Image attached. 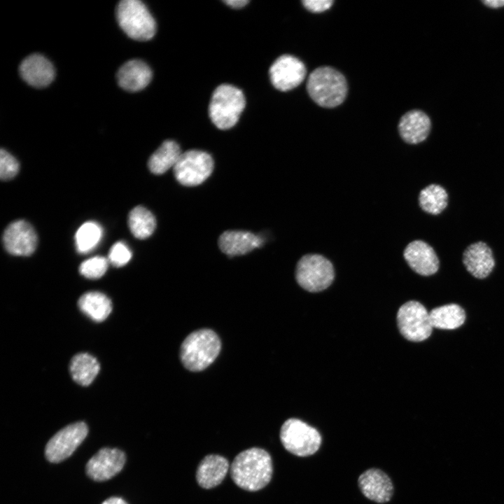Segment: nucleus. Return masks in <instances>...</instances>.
<instances>
[{"instance_id": "obj_1", "label": "nucleus", "mask_w": 504, "mask_h": 504, "mask_svg": "<svg viewBox=\"0 0 504 504\" xmlns=\"http://www.w3.org/2000/svg\"><path fill=\"white\" fill-rule=\"evenodd\" d=\"M273 473L270 454L259 447H251L239 453L230 465L234 483L248 491H257L270 482Z\"/></svg>"}, {"instance_id": "obj_2", "label": "nucleus", "mask_w": 504, "mask_h": 504, "mask_svg": "<svg viewBox=\"0 0 504 504\" xmlns=\"http://www.w3.org/2000/svg\"><path fill=\"white\" fill-rule=\"evenodd\" d=\"M307 90L312 99L324 108H334L346 99L348 85L344 76L331 66H320L309 76Z\"/></svg>"}, {"instance_id": "obj_3", "label": "nucleus", "mask_w": 504, "mask_h": 504, "mask_svg": "<svg viewBox=\"0 0 504 504\" xmlns=\"http://www.w3.org/2000/svg\"><path fill=\"white\" fill-rule=\"evenodd\" d=\"M221 342L210 329H200L188 335L180 348V358L188 370L199 372L210 365L218 356Z\"/></svg>"}, {"instance_id": "obj_4", "label": "nucleus", "mask_w": 504, "mask_h": 504, "mask_svg": "<svg viewBox=\"0 0 504 504\" xmlns=\"http://www.w3.org/2000/svg\"><path fill=\"white\" fill-rule=\"evenodd\" d=\"M245 104L241 90L232 85L222 84L212 94L209 115L218 129L227 130L237 122Z\"/></svg>"}, {"instance_id": "obj_5", "label": "nucleus", "mask_w": 504, "mask_h": 504, "mask_svg": "<svg viewBox=\"0 0 504 504\" xmlns=\"http://www.w3.org/2000/svg\"><path fill=\"white\" fill-rule=\"evenodd\" d=\"M118 22L127 35L137 41H148L156 31L155 20L139 0H122L116 9Z\"/></svg>"}, {"instance_id": "obj_6", "label": "nucleus", "mask_w": 504, "mask_h": 504, "mask_svg": "<svg viewBox=\"0 0 504 504\" xmlns=\"http://www.w3.org/2000/svg\"><path fill=\"white\" fill-rule=\"evenodd\" d=\"M279 438L286 450L300 457L315 454L322 441L321 434L315 428L295 418L284 422Z\"/></svg>"}, {"instance_id": "obj_7", "label": "nucleus", "mask_w": 504, "mask_h": 504, "mask_svg": "<svg viewBox=\"0 0 504 504\" xmlns=\"http://www.w3.org/2000/svg\"><path fill=\"white\" fill-rule=\"evenodd\" d=\"M335 272L332 263L318 254H307L298 261L295 279L298 284L309 292H319L326 289L334 280Z\"/></svg>"}, {"instance_id": "obj_8", "label": "nucleus", "mask_w": 504, "mask_h": 504, "mask_svg": "<svg viewBox=\"0 0 504 504\" xmlns=\"http://www.w3.org/2000/svg\"><path fill=\"white\" fill-rule=\"evenodd\" d=\"M397 323L401 335L412 342H422L428 339L433 330L430 314L417 301L403 304L397 313Z\"/></svg>"}, {"instance_id": "obj_9", "label": "nucleus", "mask_w": 504, "mask_h": 504, "mask_svg": "<svg viewBox=\"0 0 504 504\" xmlns=\"http://www.w3.org/2000/svg\"><path fill=\"white\" fill-rule=\"evenodd\" d=\"M214 160L202 150H188L182 153L173 168L176 179L183 186H195L203 183L211 174Z\"/></svg>"}, {"instance_id": "obj_10", "label": "nucleus", "mask_w": 504, "mask_h": 504, "mask_svg": "<svg viewBox=\"0 0 504 504\" xmlns=\"http://www.w3.org/2000/svg\"><path fill=\"white\" fill-rule=\"evenodd\" d=\"M88 428L83 421L69 424L56 433L48 442L45 455L51 463L69 457L85 440Z\"/></svg>"}, {"instance_id": "obj_11", "label": "nucleus", "mask_w": 504, "mask_h": 504, "mask_svg": "<svg viewBox=\"0 0 504 504\" xmlns=\"http://www.w3.org/2000/svg\"><path fill=\"white\" fill-rule=\"evenodd\" d=\"M306 74L304 63L290 55L279 57L269 70L272 85L280 91H288L298 87L304 80Z\"/></svg>"}, {"instance_id": "obj_12", "label": "nucleus", "mask_w": 504, "mask_h": 504, "mask_svg": "<svg viewBox=\"0 0 504 504\" xmlns=\"http://www.w3.org/2000/svg\"><path fill=\"white\" fill-rule=\"evenodd\" d=\"M2 240L7 252L24 256L33 253L38 242L34 227L24 220L10 223L4 232Z\"/></svg>"}, {"instance_id": "obj_13", "label": "nucleus", "mask_w": 504, "mask_h": 504, "mask_svg": "<svg viewBox=\"0 0 504 504\" xmlns=\"http://www.w3.org/2000/svg\"><path fill=\"white\" fill-rule=\"evenodd\" d=\"M125 460V454L120 449L102 448L88 461L85 466L86 473L94 481L108 480L122 469Z\"/></svg>"}, {"instance_id": "obj_14", "label": "nucleus", "mask_w": 504, "mask_h": 504, "mask_svg": "<svg viewBox=\"0 0 504 504\" xmlns=\"http://www.w3.org/2000/svg\"><path fill=\"white\" fill-rule=\"evenodd\" d=\"M358 484L367 498L377 503H386L393 496V486L391 479L378 468H370L360 474Z\"/></svg>"}, {"instance_id": "obj_15", "label": "nucleus", "mask_w": 504, "mask_h": 504, "mask_svg": "<svg viewBox=\"0 0 504 504\" xmlns=\"http://www.w3.org/2000/svg\"><path fill=\"white\" fill-rule=\"evenodd\" d=\"M404 257L409 266L420 275L430 276L439 268V260L435 251L421 240L410 243L405 249Z\"/></svg>"}, {"instance_id": "obj_16", "label": "nucleus", "mask_w": 504, "mask_h": 504, "mask_svg": "<svg viewBox=\"0 0 504 504\" xmlns=\"http://www.w3.org/2000/svg\"><path fill=\"white\" fill-rule=\"evenodd\" d=\"M431 127L430 117L420 109L407 111L401 117L398 123L401 138L410 144H417L426 140Z\"/></svg>"}, {"instance_id": "obj_17", "label": "nucleus", "mask_w": 504, "mask_h": 504, "mask_svg": "<svg viewBox=\"0 0 504 504\" xmlns=\"http://www.w3.org/2000/svg\"><path fill=\"white\" fill-rule=\"evenodd\" d=\"M20 74L26 83L36 88L48 85L55 77L52 64L39 54L27 57L20 64Z\"/></svg>"}, {"instance_id": "obj_18", "label": "nucleus", "mask_w": 504, "mask_h": 504, "mask_svg": "<svg viewBox=\"0 0 504 504\" xmlns=\"http://www.w3.org/2000/svg\"><path fill=\"white\" fill-rule=\"evenodd\" d=\"M229 468L228 461L223 456L206 455L198 464L196 470V480L203 489L214 488L223 482Z\"/></svg>"}, {"instance_id": "obj_19", "label": "nucleus", "mask_w": 504, "mask_h": 504, "mask_svg": "<svg viewBox=\"0 0 504 504\" xmlns=\"http://www.w3.org/2000/svg\"><path fill=\"white\" fill-rule=\"evenodd\" d=\"M221 251L229 256L245 255L262 244V239L248 231L227 230L218 238Z\"/></svg>"}, {"instance_id": "obj_20", "label": "nucleus", "mask_w": 504, "mask_h": 504, "mask_svg": "<svg viewBox=\"0 0 504 504\" xmlns=\"http://www.w3.org/2000/svg\"><path fill=\"white\" fill-rule=\"evenodd\" d=\"M463 262L466 270L478 279L486 277L495 265L491 248L482 241L472 244L465 250Z\"/></svg>"}, {"instance_id": "obj_21", "label": "nucleus", "mask_w": 504, "mask_h": 504, "mask_svg": "<svg viewBox=\"0 0 504 504\" xmlns=\"http://www.w3.org/2000/svg\"><path fill=\"white\" fill-rule=\"evenodd\" d=\"M152 78L150 67L143 61L132 59L120 66L117 73L118 85L130 92L139 91L146 88Z\"/></svg>"}, {"instance_id": "obj_22", "label": "nucleus", "mask_w": 504, "mask_h": 504, "mask_svg": "<svg viewBox=\"0 0 504 504\" xmlns=\"http://www.w3.org/2000/svg\"><path fill=\"white\" fill-rule=\"evenodd\" d=\"M78 305L85 315L96 322L106 319L112 311L111 300L98 291H90L82 295Z\"/></svg>"}, {"instance_id": "obj_23", "label": "nucleus", "mask_w": 504, "mask_h": 504, "mask_svg": "<svg viewBox=\"0 0 504 504\" xmlns=\"http://www.w3.org/2000/svg\"><path fill=\"white\" fill-rule=\"evenodd\" d=\"M181 153L176 142L166 140L150 157L148 169L154 174H162L169 169L174 168Z\"/></svg>"}, {"instance_id": "obj_24", "label": "nucleus", "mask_w": 504, "mask_h": 504, "mask_svg": "<svg viewBox=\"0 0 504 504\" xmlns=\"http://www.w3.org/2000/svg\"><path fill=\"white\" fill-rule=\"evenodd\" d=\"M430 318L433 328L442 330H454L465 322V314L457 304H444L432 309Z\"/></svg>"}, {"instance_id": "obj_25", "label": "nucleus", "mask_w": 504, "mask_h": 504, "mask_svg": "<svg viewBox=\"0 0 504 504\" xmlns=\"http://www.w3.org/2000/svg\"><path fill=\"white\" fill-rule=\"evenodd\" d=\"M100 370L97 360L87 353L75 355L70 362V372L73 379L80 385H90Z\"/></svg>"}, {"instance_id": "obj_26", "label": "nucleus", "mask_w": 504, "mask_h": 504, "mask_svg": "<svg viewBox=\"0 0 504 504\" xmlns=\"http://www.w3.org/2000/svg\"><path fill=\"white\" fill-rule=\"evenodd\" d=\"M128 226L136 238L144 239L153 233L156 227L155 218L146 207L137 206L129 214Z\"/></svg>"}, {"instance_id": "obj_27", "label": "nucleus", "mask_w": 504, "mask_h": 504, "mask_svg": "<svg viewBox=\"0 0 504 504\" xmlns=\"http://www.w3.org/2000/svg\"><path fill=\"white\" fill-rule=\"evenodd\" d=\"M448 195L440 186L431 184L424 188L419 194V202L421 208L431 214L441 213L447 206Z\"/></svg>"}, {"instance_id": "obj_28", "label": "nucleus", "mask_w": 504, "mask_h": 504, "mask_svg": "<svg viewBox=\"0 0 504 504\" xmlns=\"http://www.w3.org/2000/svg\"><path fill=\"white\" fill-rule=\"evenodd\" d=\"M103 230L94 221L82 224L75 234L76 248L78 253H86L94 248L100 241Z\"/></svg>"}, {"instance_id": "obj_29", "label": "nucleus", "mask_w": 504, "mask_h": 504, "mask_svg": "<svg viewBox=\"0 0 504 504\" xmlns=\"http://www.w3.org/2000/svg\"><path fill=\"white\" fill-rule=\"evenodd\" d=\"M108 260L102 256H95L83 261L79 266V272L83 276L97 279L102 277L106 272Z\"/></svg>"}, {"instance_id": "obj_30", "label": "nucleus", "mask_w": 504, "mask_h": 504, "mask_svg": "<svg viewBox=\"0 0 504 504\" xmlns=\"http://www.w3.org/2000/svg\"><path fill=\"white\" fill-rule=\"evenodd\" d=\"M20 168L18 160L4 149L0 150V178L8 181L14 178Z\"/></svg>"}, {"instance_id": "obj_31", "label": "nucleus", "mask_w": 504, "mask_h": 504, "mask_svg": "<svg viewBox=\"0 0 504 504\" xmlns=\"http://www.w3.org/2000/svg\"><path fill=\"white\" fill-rule=\"evenodd\" d=\"M132 255L130 248L124 242L118 241L111 246L108 260L113 266L120 267L130 260Z\"/></svg>"}, {"instance_id": "obj_32", "label": "nucleus", "mask_w": 504, "mask_h": 504, "mask_svg": "<svg viewBox=\"0 0 504 504\" xmlns=\"http://www.w3.org/2000/svg\"><path fill=\"white\" fill-rule=\"evenodd\" d=\"M332 0H304L302 4L306 9L313 13H321L329 9L333 4Z\"/></svg>"}, {"instance_id": "obj_33", "label": "nucleus", "mask_w": 504, "mask_h": 504, "mask_svg": "<svg viewBox=\"0 0 504 504\" xmlns=\"http://www.w3.org/2000/svg\"><path fill=\"white\" fill-rule=\"evenodd\" d=\"M481 2L490 8H499L504 6V0H484Z\"/></svg>"}, {"instance_id": "obj_34", "label": "nucleus", "mask_w": 504, "mask_h": 504, "mask_svg": "<svg viewBox=\"0 0 504 504\" xmlns=\"http://www.w3.org/2000/svg\"><path fill=\"white\" fill-rule=\"evenodd\" d=\"M224 2L233 8H241L245 6L249 1L246 0H226Z\"/></svg>"}, {"instance_id": "obj_35", "label": "nucleus", "mask_w": 504, "mask_h": 504, "mask_svg": "<svg viewBox=\"0 0 504 504\" xmlns=\"http://www.w3.org/2000/svg\"><path fill=\"white\" fill-rule=\"evenodd\" d=\"M102 504H127L122 498L111 497L105 500Z\"/></svg>"}]
</instances>
